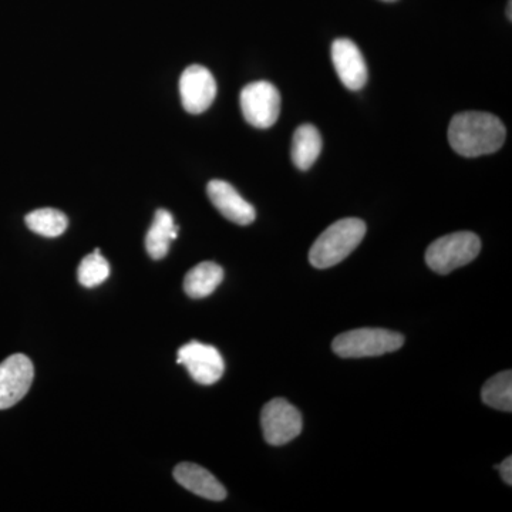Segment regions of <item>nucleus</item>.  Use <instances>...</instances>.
Segmentation results:
<instances>
[{
	"mask_svg": "<svg viewBox=\"0 0 512 512\" xmlns=\"http://www.w3.org/2000/svg\"><path fill=\"white\" fill-rule=\"evenodd\" d=\"M507 131L503 121L490 113L467 111L453 117L448 127V141L463 157L493 154L503 147Z\"/></svg>",
	"mask_w": 512,
	"mask_h": 512,
	"instance_id": "nucleus-1",
	"label": "nucleus"
},
{
	"mask_svg": "<svg viewBox=\"0 0 512 512\" xmlns=\"http://www.w3.org/2000/svg\"><path fill=\"white\" fill-rule=\"evenodd\" d=\"M365 235L366 224L359 218L335 222L313 242L309 262L318 269L332 268L345 261L359 247Z\"/></svg>",
	"mask_w": 512,
	"mask_h": 512,
	"instance_id": "nucleus-2",
	"label": "nucleus"
},
{
	"mask_svg": "<svg viewBox=\"0 0 512 512\" xmlns=\"http://www.w3.org/2000/svg\"><path fill=\"white\" fill-rule=\"evenodd\" d=\"M403 335L386 329H355L342 333L333 340L332 349L345 359L375 357L396 352L402 348Z\"/></svg>",
	"mask_w": 512,
	"mask_h": 512,
	"instance_id": "nucleus-3",
	"label": "nucleus"
},
{
	"mask_svg": "<svg viewBox=\"0 0 512 512\" xmlns=\"http://www.w3.org/2000/svg\"><path fill=\"white\" fill-rule=\"evenodd\" d=\"M481 251V241L473 232H454L434 241L427 248L426 262L434 272L447 275L470 264Z\"/></svg>",
	"mask_w": 512,
	"mask_h": 512,
	"instance_id": "nucleus-4",
	"label": "nucleus"
},
{
	"mask_svg": "<svg viewBox=\"0 0 512 512\" xmlns=\"http://www.w3.org/2000/svg\"><path fill=\"white\" fill-rule=\"evenodd\" d=\"M241 110L251 126L272 127L281 113V93L269 82L248 84L241 92Z\"/></svg>",
	"mask_w": 512,
	"mask_h": 512,
	"instance_id": "nucleus-5",
	"label": "nucleus"
},
{
	"mask_svg": "<svg viewBox=\"0 0 512 512\" xmlns=\"http://www.w3.org/2000/svg\"><path fill=\"white\" fill-rule=\"evenodd\" d=\"M261 426L266 443L284 446L302 433V414L285 399H274L262 409Z\"/></svg>",
	"mask_w": 512,
	"mask_h": 512,
	"instance_id": "nucleus-6",
	"label": "nucleus"
},
{
	"mask_svg": "<svg viewBox=\"0 0 512 512\" xmlns=\"http://www.w3.org/2000/svg\"><path fill=\"white\" fill-rule=\"evenodd\" d=\"M177 363L187 367L192 379L205 386L217 383L224 375L225 363L221 353L214 346L197 340L178 350Z\"/></svg>",
	"mask_w": 512,
	"mask_h": 512,
	"instance_id": "nucleus-7",
	"label": "nucleus"
},
{
	"mask_svg": "<svg viewBox=\"0 0 512 512\" xmlns=\"http://www.w3.org/2000/svg\"><path fill=\"white\" fill-rule=\"evenodd\" d=\"M35 367L28 356L13 355L0 363V410L10 409L28 394Z\"/></svg>",
	"mask_w": 512,
	"mask_h": 512,
	"instance_id": "nucleus-8",
	"label": "nucleus"
},
{
	"mask_svg": "<svg viewBox=\"0 0 512 512\" xmlns=\"http://www.w3.org/2000/svg\"><path fill=\"white\" fill-rule=\"evenodd\" d=\"M180 96L188 113L201 114L210 109L217 96V82L210 70L198 64L185 69L180 79Z\"/></svg>",
	"mask_w": 512,
	"mask_h": 512,
	"instance_id": "nucleus-9",
	"label": "nucleus"
},
{
	"mask_svg": "<svg viewBox=\"0 0 512 512\" xmlns=\"http://www.w3.org/2000/svg\"><path fill=\"white\" fill-rule=\"evenodd\" d=\"M332 60L340 82L352 92L362 89L367 83L365 57L359 47L349 39H338L332 45Z\"/></svg>",
	"mask_w": 512,
	"mask_h": 512,
	"instance_id": "nucleus-10",
	"label": "nucleus"
},
{
	"mask_svg": "<svg viewBox=\"0 0 512 512\" xmlns=\"http://www.w3.org/2000/svg\"><path fill=\"white\" fill-rule=\"evenodd\" d=\"M207 192L214 207L228 221L238 225H249L255 221V208L231 184L214 180L208 184Z\"/></svg>",
	"mask_w": 512,
	"mask_h": 512,
	"instance_id": "nucleus-11",
	"label": "nucleus"
},
{
	"mask_svg": "<svg viewBox=\"0 0 512 512\" xmlns=\"http://www.w3.org/2000/svg\"><path fill=\"white\" fill-rule=\"evenodd\" d=\"M174 478L185 490L211 501L227 498V490L210 471L192 463H181L175 467Z\"/></svg>",
	"mask_w": 512,
	"mask_h": 512,
	"instance_id": "nucleus-12",
	"label": "nucleus"
},
{
	"mask_svg": "<svg viewBox=\"0 0 512 512\" xmlns=\"http://www.w3.org/2000/svg\"><path fill=\"white\" fill-rule=\"evenodd\" d=\"M173 214L167 210H158L153 225L148 229L146 248L153 259H163L170 251L171 242L178 237Z\"/></svg>",
	"mask_w": 512,
	"mask_h": 512,
	"instance_id": "nucleus-13",
	"label": "nucleus"
},
{
	"mask_svg": "<svg viewBox=\"0 0 512 512\" xmlns=\"http://www.w3.org/2000/svg\"><path fill=\"white\" fill-rule=\"evenodd\" d=\"M224 279V269L215 262H202L185 275L184 291L192 299H204L214 293Z\"/></svg>",
	"mask_w": 512,
	"mask_h": 512,
	"instance_id": "nucleus-14",
	"label": "nucleus"
},
{
	"mask_svg": "<svg viewBox=\"0 0 512 512\" xmlns=\"http://www.w3.org/2000/svg\"><path fill=\"white\" fill-rule=\"evenodd\" d=\"M322 151V136L312 124L296 128L292 140V160L299 170L306 171L318 160Z\"/></svg>",
	"mask_w": 512,
	"mask_h": 512,
	"instance_id": "nucleus-15",
	"label": "nucleus"
},
{
	"mask_svg": "<svg viewBox=\"0 0 512 512\" xmlns=\"http://www.w3.org/2000/svg\"><path fill=\"white\" fill-rule=\"evenodd\" d=\"M481 399L487 406L501 412L512 410V373L511 370L498 373L484 384Z\"/></svg>",
	"mask_w": 512,
	"mask_h": 512,
	"instance_id": "nucleus-16",
	"label": "nucleus"
},
{
	"mask_svg": "<svg viewBox=\"0 0 512 512\" xmlns=\"http://www.w3.org/2000/svg\"><path fill=\"white\" fill-rule=\"evenodd\" d=\"M26 225L37 235L56 238L66 231L69 220L63 212L53 210V208H42V210L30 212L26 217Z\"/></svg>",
	"mask_w": 512,
	"mask_h": 512,
	"instance_id": "nucleus-17",
	"label": "nucleus"
},
{
	"mask_svg": "<svg viewBox=\"0 0 512 512\" xmlns=\"http://www.w3.org/2000/svg\"><path fill=\"white\" fill-rule=\"evenodd\" d=\"M110 275V265L103 255L100 254V249H96L93 254L87 255L86 258L80 262L79 282L84 288H96L103 284Z\"/></svg>",
	"mask_w": 512,
	"mask_h": 512,
	"instance_id": "nucleus-18",
	"label": "nucleus"
},
{
	"mask_svg": "<svg viewBox=\"0 0 512 512\" xmlns=\"http://www.w3.org/2000/svg\"><path fill=\"white\" fill-rule=\"evenodd\" d=\"M498 471H500L501 477L508 485L512 484V458H505L503 463L500 466L495 467Z\"/></svg>",
	"mask_w": 512,
	"mask_h": 512,
	"instance_id": "nucleus-19",
	"label": "nucleus"
},
{
	"mask_svg": "<svg viewBox=\"0 0 512 512\" xmlns=\"http://www.w3.org/2000/svg\"><path fill=\"white\" fill-rule=\"evenodd\" d=\"M511 6H512V2L510 0V2H508V19H512V16H511Z\"/></svg>",
	"mask_w": 512,
	"mask_h": 512,
	"instance_id": "nucleus-20",
	"label": "nucleus"
},
{
	"mask_svg": "<svg viewBox=\"0 0 512 512\" xmlns=\"http://www.w3.org/2000/svg\"><path fill=\"white\" fill-rule=\"evenodd\" d=\"M383 2H396V0H383Z\"/></svg>",
	"mask_w": 512,
	"mask_h": 512,
	"instance_id": "nucleus-21",
	"label": "nucleus"
}]
</instances>
